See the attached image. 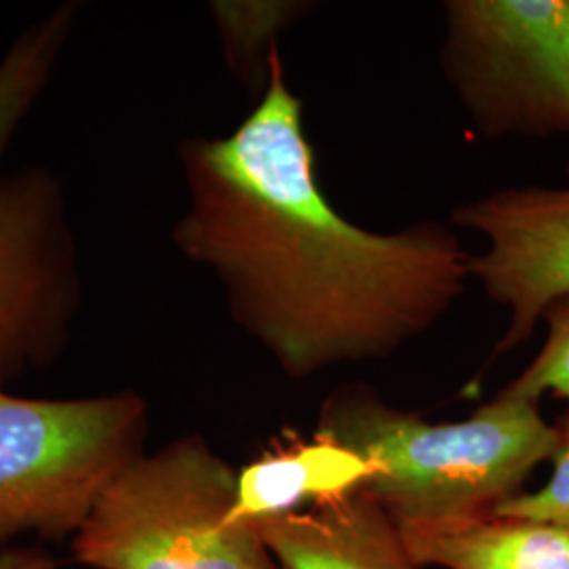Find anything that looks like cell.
Returning a JSON list of instances; mask_svg holds the SVG:
<instances>
[{"label": "cell", "mask_w": 569, "mask_h": 569, "mask_svg": "<svg viewBox=\"0 0 569 569\" xmlns=\"http://www.w3.org/2000/svg\"><path fill=\"white\" fill-rule=\"evenodd\" d=\"M545 321L549 336L542 350L502 395L536 403L545 392L569 399V296L549 306Z\"/></svg>", "instance_id": "cell-13"}, {"label": "cell", "mask_w": 569, "mask_h": 569, "mask_svg": "<svg viewBox=\"0 0 569 569\" xmlns=\"http://www.w3.org/2000/svg\"><path fill=\"white\" fill-rule=\"evenodd\" d=\"M317 432L367 460L361 489L397 523L491 512L557 448L538 403L502 392L467 420L432 425L367 388H345L327 399Z\"/></svg>", "instance_id": "cell-2"}, {"label": "cell", "mask_w": 569, "mask_h": 569, "mask_svg": "<svg viewBox=\"0 0 569 569\" xmlns=\"http://www.w3.org/2000/svg\"><path fill=\"white\" fill-rule=\"evenodd\" d=\"M418 568L569 569V528L493 512L397 523Z\"/></svg>", "instance_id": "cell-10"}, {"label": "cell", "mask_w": 569, "mask_h": 569, "mask_svg": "<svg viewBox=\"0 0 569 569\" xmlns=\"http://www.w3.org/2000/svg\"><path fill=\"white\" fill-rule=\"evenodd\" d=\"M568 173H569V169H568Z\"/></svg>", "instance_id": "cell-16"}, {"label": "cell", "mask_w": 569, "mask_h": 569, "mask_svg": "<svg viewBox=\"0 0 569 569\" xmlns=\"http://www.w3.org/2000/svg\"><path fill=\"white\" fill-rule=\"evenodd\" d=\"M272 49L256 108L230 136L180 150L173 243L224 289L237 326L291 378L385 359L460 300L472 256L448 226L371 232L327 201L302 100Z\"/></svg>", "instance_id": "cell-1"}, {"label": "cell", "mask_w": 569, "mask_h": 569, "mask_svg": "<svg viewBox=\"0 0 569 569\" xmlns=\"http://www.w3.org/2000/svg\"><path fill=\"white\" fill-rule=\"evenodd\" d=\"M446 13V70L483 133H569V0H453Z\"/></svg>", "instance_id": "cell-5"}, {"label": "cell", "mask_w": 569, "mask_h": 569, "mask_svg": "<svg viewBox=\"0 0 569 569\" xmlns=\"http://www.w3.org/2000/svg\"><path fill=\"white\" fill-rule=\"evenodd\" d=\"M451 222L488 244L472 256L470 279L510 310L498 350L526 342L549 306L569 296V186L496 190L458 207Z\"/></svg>", "instance_id": "cell-7"}, {"label": "cell", "mask_w": 569, "mask_h": 569, "mask_svg": "<svg viewBox=\"0 0 569 569\" xmlns=\"http://www.w3.org/2000/svg\"><path fill=\"white\" fill-rule=\"evenodd\" d=\"M81 274L61 186L44 169L0 180V387L61 352Z\"/></svg>", "instance_id": "cell-6"}, {"label": "cell", "mask_w": 569, "mask_h": 569, "mask_svg": "<svg viewBox=\"0 0 569 569\" xmlns=\"http://www.w3.org/2000/svg\"><path fill=\"white\" fill-rule=\"evenodd\" d=\"M550 462L552 475L545 488L515 493L491 512L500 517L550 521L569 528V413L557 427V448Z\"/></svg>", "instance_id": "cell-14"}, {"label": "cell", "mask_w": 569, "mask_h": 569, "mask_svg": "<svg viewBox=\"0 0 569 569\" xmlns=\"http://www.w3.org/2000/svg\"><path fill=\"white\" fill-rule=\"evenodd\" d=\"M56 559L39 550H4L0 569H56Z\"/></svg>", "instance_id": "cell-15"}, {"label": "cell", "mask_w": 569, "mask_h": 569, "mask_svg": "<svg viewBox=\"0 0 569 569\" xmlns=\"http://www.w3.org/2000/svg\"><path fill=\"white\" fill-rule=\"evenodd\" d=\"M305 2L283 0H222L211 4L224 42L226 58L241 74H258V63L272 51L277 34L305 13Z\"/></svg>", "instance_id": "cell-12"}, {"label": "cell", "mask_w": 569, "mask_h": 569, "mask_svg": "<svg viewBox=\"0 0 569 569\" xmlns=\"http://www.w3.org/2000/svg\"><path fill=\"white\" fill-rule=\"evenodd\" d=\"M371 467L359 453L315 432L287 437L237 470L230 526H258L366 486Z\"/></svg>", "instance_id": "cell-9"}, {"label": "cell", "mask_w": 569, "mask_h": 569, "mask_svg": "<svg viewBox=\"0 0 569 569\" xmlns=\"http://www.w3.org/2000/svg\"><path fill=\"white\" fill-rule=\"evenodd\" d=\"M237 470L201 435L140 453L72 538L91 569H279L253 526H230Z\"/></svg>", "instance_id": "cell-3"}, {"label": "cell", "mask_w": 569, "mask_h": 569, "mask_svg": "<svg viewBox=\"0 0 569 569\" xmlns=\"http://www.w3.org/2000/svg\"><path fill=\"white\" fill-rule=\"evenodd\" d=\"M133 390L28 399L0 387V555L23 536L74 538L106 486L143 453Z\"/></svg>", "instance_id": "cell-4"}, {"label": "cell", "mask_w": 569, "mask_h": 569, "mask_svg": "<svg viewBox=\"0 0 569 569\" xmlns=\"http://www.w3.org/2000/svg\"><path fill=\"white\" fill-rule=\"evenodd\" d=\"M253 528L279 569H420L397 521L366 489Z\"/></svg>", "instance_id": "cell-8"}, {"label": "cell", "mask_w": 569, "mask_h": 569, "mask_svg": "<svg viewBox=\"0 0 569 569\" xmlns=\"http://www.w3.org/2000/svg\"><path fill=\"white\" fill-rule=\"evenodd\" d=\"M74 16L77 9L72 4L56 9L44 20L26 28L0 60V161L51 79Z\"/></svg>", "instance_id": "cell-11"}]
</instances>
